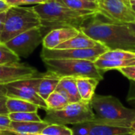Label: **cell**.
<instances>
[{
    "mask_svg": "<svg viewBox=\"0 0 135 135\" xmlns=\"http://www.w3.org/2000/svg\"><path fill=\"white\" fill-rule=\"evenodd\" d=\"M100 13L85 23L80 31L105 45L109 50H124L135 53V34L127 24L104 21Z\"/></svg>",
    "mask_w": 135,
    "mask_h": 135,
    "instance_id": "obj_1",
    "label": "cell"
},
{
    "mask_svg": "<svg viewBox=\"0 0 135 135\" xmlns=\"http://www.w3.org/2000/svg\"><path fill=\"white\" fill-rule=\"evenodd\" d=\"M39 15L41 28H48L51 30L62 27L80 28L99 12L78 11L66 6L62 0H50L44 3L36 4L33 6Z\"/></svg>",
    "mask_w": 135,
    "mask_h": 135,
    "instance_id": "obj_2",
    "label": "cell"
},
{
    "mask_svg": "<svg viewBox=\"0 0 135 135\" xmlns=\"http://www.w3.org/2000/svg\"><path fill=\"white\" fill-rule=\"evenodd\" d=\"M90 104L95 115L94 122L130 127L135 119V108H126L115 97L95 94Z\"/></svg>",
    "mask_w": 135,
    "mask_h": 135,
    "instance_id": "obj_3",
    "label": "cell"
},
{
    "mask_svg": "<svg viewBox=\"0 0 135 135\" xmlns=\"http://www.w3.org/2000/svg\"><path fill=\"white\" fill-rule=\"evenodd\" d=\"M37 27L41 28V22L33 6H10L6 10L0 43L5 44L13 37Z\"/></svg>",
    "mask_w": 135,
    "mask_h": 135,
    "instance_id": "obj_4",
    "label": "cell"
},
{
    "mask_svg": "<svg viewBox=\"0 0 135 135\" xmlns=\"http://www.w3.org/2000/svg\"><path fill=\"white\" fill-rule=\"evenodd\" d=\"M43 62L47 72L59 78H93L99 81L104 78V71L98 69L94 62L83 59H44Z\"/></svg>",
    "mask_w": 135,
    "mask_h": 135,
    "instance_id": "obj_5",
    "label": "cell"
},
{
    "mask_svg": "<svg viewBox=\"0 0 135 135\" xmlns=\"http://www.w3.org/2000/svg\"><path fill=\"white\" fill-rule=\"evenodd\" d=\"M95 115L90 102L69 103L62 109L46 110L44 121L49 124H77L93 121Z\"/></svg>",
    "mask_w": 135,
    "mask_h": 135,
    "instance_id": "obj_6",
    "label": "cell"
},
{
    "mask_svg": "<svg viewBox=\"0 0 135 135\" xmlns=\"http://www.w3.org/2000/svg\"><path fill=\"white\" fill-rule=\"evenodd\" d=\"M43 75L40 74V76L18 80L6 84V97L22 99L37 105L40 108L45 111L47 110L46 101L37 93Z\"/></svg>",
    "mask_w": 135,
    "mask_h": 135,
    "instance_id": "obj_7",
    "label": "cell"
},
{
    "mask_svg": "<svg viewBox=\"0 0 135 135\" xmlns=\"http://www.w3.org/2000/svg\"><path fill=\"white\" fill-rule=\"evenodd\" d=\"M99 12L104 18L115 23L135 22V13L127 0H95Z\"/></svg>",
    "mask_w": 135,
    "mask_h": 135,
    "instance_id": "obj_8",
    "label": "cell"
},
{
    "mask_svg": "<svg viewBox=\"0 0 135 135\" xmlns=\"http://www.w3.org/2000/svg\"><path fill=\"white\" fill-rule=\"evenodd\" d=\"M109 49L101 43L91 48L82 49H47L43 47L40 56L44 59H83L95 62Z\"/></svg>",
    "mask_w": 135,
    "mask_h": 135,
    "instance_id": "obj_9",
    "label": "cell"
},
{
    "mask_svg": "<svg viewBox=\"0 0 135 135\" xmlns=\"http://www.w3.org/2000/svg\"><path fill=\"white\" fill-rule=\"evenodd\" d=\"M42 41L41 28L37 27L13 37L6 42L5 44L17 57L27 58L35 51Z\"/></svg>",
    "mask_w": 135,
    "mask_h": 135,
    "instance_id": "obj_10",
    "label": "cell"
},
{
    "mask_svg": "<svg viewBox=\"0 0 135 135\" xmlns=\"http://www.w3.org/2000/svg\"><path fill=\"white\" fill-rule=\"evenodd\" d=\"M38 75L39 73L36 69L20 62L0 65V84L6 85Z\"/></svg>",
    "mask_w": 135,
    "mask_h": 135,
    "instance_id": "obj_11",
    "label": "cell"
},
{
    "mask_svg": "<svg viewBox=\"0 0 135 135\" xmlns=\"http://www.w3.org/2000/svg\"><path fill=\"white\" fill-rule=\"evenodd\" d=\"M80 30L74 27H62L51 30L43 37V47L55 49L62 43L73 38L78 34Z\"/></svg>",
    "mask_w": 135,
    "mask_h": 135,
    "instance_id": "obj_12",
    "label": "cell"
},
{
    "mask_svg": "<svg viewBox=\"0 0 135 135\" xmlns=\"http://www.w3.org/2000/svg\"><path fill=\"white\" fill-rule=\"evenodd\" d=\"M89 135H134V134L130 127H121L91 121Z\"/></svg>",
    "mask_w": 135,
    "mask_h": 135,
    "instance_id": "obj_13",
    "label": "cell"
},
{
    "mask_svg": "<svg viewBox=\"0 0 135 135\" xmlns=\"http://www.w3.org/2000/svg\"><path fill=\"white\" fill-rule=\"evenodd\" d=\"M49 125L44 121L40 122H13L11 121L9 129L18 135H40L45 127Z\"/></svg>",
    "mask_w": 135,
    "mask_h": 135,
    "instance_id": "obj_14",
    "label": "cell"
},
{
    "mask_svg": "<svg viewBox=\"0 0 135 135\" xmlns=\"http://www.w3.org/2000/svg\"><path fill=\"white\" fill-rule=\"evenodd\" d=\"M55 91L59 92L64 95L69 103H76L81 100L77 87L76 78H62L56 87Z\"/></svg>",
    "mask_w": 135,
    "mask_h": 135,
    "instance_id": "obj_15",
    "label": "cell"
},
{
    "mask_svg": "<svg viewBox=\"0 0 135 135\" xmlns=\"http://www.w3.org/2000/svg\"><path fill=\"white\" fill-rule=\"evenodd\" d=\"M99 42L91 39L81 31H79L78 34L73 38L62 43L57 46L55 49H82L91 48L97 45Z\"/></svg>",
    "mask_w": 135,
    "mask_h": 135,
    "instance_id": "obj_16",
    "label": "cell"
},
{
    "mask_svg": "<svg viewBox=\"0 0 135 135\" xmlns=\"http://www.w3.org/2000/svg\"><path fill=\"white\" fill-rule=\"evenodd\" d=\"M76 81L81 100L85 102H91L100 81L93 78L82 77L77 78Z\"/></svg>",
    "mask_w": 135,
    "mask_h": 135,
    "instance_id": "obj_17",
    "label": "cell"
},
{
    "mask_svg": "<svg viewBox=\"0 0 135 135\" xmlns=\"http://www.w3.org/2000/svg\"><path fill=\"white\" fill-rule=\"evenodd\" d=\"M60 79L61 78L50 72L44 74L37 90V93L40 95V97L44 100H46V99L53 92L55 91Z\"/></svg>",
    "mask_w": 135,
    "mask_h": 135,
    "instance_id": "obj_18",
    "label": "cell"
},
{
    "mask_svg": "<svg viewBox=\"0 0 135 135\" xmlns=\"http://www.w3.org/2000/svg\"><path fill=\"white\" fill-rule=\"evenodd\" d=\"M6 108L9 113L15 112H37L39 107L31 102L22 99L8 97L6 98Z\"/></svg>",
    "mask_w": 135,
    "mask_h": 135,
    "instance_id": "obj_19",
    "label": "cell"
},
{
    "mask_svg": "<svg viewBox=\"0 0 135 135\" xmlns=\"http://www.w3.org/2000/svg\"><path fill=\"white\" fill-rule=\"evenodd\" d=\"M94 63L98 69L105 72L110 70H119L123 67L134 66L135 58L124 60H106L98 58Z\"/></svg>",
    "mask_w": 135,
    "mask_h": 135,
    "instance_id": "obj_20",
    "label": "cell"
},
{
    "mask_svg": "<svg viewBox=\"0 0 135 135\" xmlns=\"http://www.w3.org/2000/svg\"><path fill=\"white\" fill-rule=\"evenodd\" d=\"M69 8L78 11L99 12V7L95 1L91 0H62ZM100 13V12H99Z\"/></svg>",
    "mask_w": 135,
    "mask_h": 135,
    "instance_id": "obj_21",
    "label": "cell"
},
{
    "mask_svg": "<svg viewBox=\"0 0 135 135\" xmlns=\"http://www.w3.org/2000/svg\"><path fill=\"white\" fill-rule=\"evenodd\" d=\"M45 101L47 105V109H51V110L62 109L69 104L66 97L62 95L61 93L57 91L53 92L46 99Z\"/></svg>",
    "mask_w": 135,
    "mask_h": 135,
    "instance_id": "obj_22",
    "label": "cell"
},
{
    "mask_svg": "<svg viewBox=\"0 0 135 135\" xmlns=\"http://www.w3.org/2000/svg\"><path fill=\"white\" fill-rule=\"evenodd\" d=\"M99 58L106 60H124L135 58V53L120 49L109 50L104 53L102 55H100Z\"/></svg>",
    "mask_w": 135,
    "mask_h": 135,
    "instance_id": "obj_23",
    "label": "cell"
},
{
    "mask_svg": "<svg viewBox=\"0 0 135 135\" xmlns=\"http://www.w3.org/2000/svg\"><path fill=\"white\" fill-rule=\"evenodd\" d=\"M9 117L13 122H40L43 121L37 112L9 113Z\"/></svg>",
    "mask_w": 135,
    "mask_h": 135,
    "instance_id": "obj_24",
    "label": "cell"
},
{
    "mask_svg": "<svg viewBox=\"0 0 135 135\" xmlns=\"http://www.w3.org/2000/svg\"><path fill=\"white\" fill-rule=\"evenodd\" d=\"M41 135H73L70 128L66 125L49 124L44 129Z\"/></svg>",
    "mask_w": 135,
    "mask_h": 135,
    "instance_id": "obj_25",
    "label": "cell"
},
{
    "mask_svg": "<svg viewBox=\"0 0 135 135\" xmlns=\"http://www.w3.org/2000/svg\"><path fill=\"white\" fill-rule=\"evenodd\" d=\"M18 62H20V58L10 51L5 44L0 43V65Z\"/></svg>",
    "mask_w": 135,
    "mask_h": 135,
    "instance_id": "obj_26",
    "label": "cell"
},
{
    "mask_svg": "<svg viewBox=\"0 0 135 135\" xmlns=\"http://www.w3.org/2000/svg\"><path fill=\"white\" fill-rule=\"evenodd\" d=\"M70 129L73 135H89L90 130V122L74 124Z\"/></svg>",
    "mask_w": 135,
    "mask_h": 135,
    "instance_id": "obj_27",
    "label": "cell"
},
{
    "mask_svg": "<svg viewBox=\"0 0 135 135\" xmlns=\"http://www.w3.org/2000/svg\"><path fill=\"white\" fill-rule=\"evenodd\" d=\"M127 101L135 108V82L131 81V85L127 97Z\"/></svg>",
    "mask_w": 135,
    "mask_h": 135,
    "instance_id": "obj_28",
    "label": "cell"
},
{
    "mask_svg": "<svg viewBox=\"0 0 135 135\" xmlns=\"http://www.w3.org/2000/svg\"><path fill=\"white\" fill-rule=\"evenodd\" d=\"M119 70L123 75H124L126 78H127L130 81H133L135 82V70L131 69V67H123L120 68Z\"/></svg>",
    "mask_w": 135,
    "mask_h": 135,
    "instance_id": "obj_29",
    "label": "cell"
},
{
    "mask_svg": "<svg viewBox=\"0 0 135 135\" xmlns=\"http://www.w3.org/2000/svg\"><path fill=\"white\" fill-rule=\"evenodd\" d=\"M11 120L9 117V114H0V127H9Z\"/></svg>",
    "mask_w": 135,
    "mask_h": 135,
    "instance_id": "obj_30",
    "label": "cell"
},
{
    "mask_svg": "<svg viewBox=\"0 0 135 135\" xmlns=\"http://www.w3.org/2000/svg\"><path fill=\"white\" fill-rule=\"evenodd\" d=\"M6 96H0V114H9L6 108Z\"/></svg>",
    "mask_w": 135,
    "mask_h": 135,
    "instance_id": "obj_31",
    "label": "cell"
},
{
    "mask_svg": "<svg viewBox=\"0 0 135 135\" xmlns=\"http://www.w3.org/2000/svg\"><path fill=\"white\" fill-rule=\"evenodd\" d=\"M10 6H20L27 5V0H4Z\"/></svg>",
    "mask_w": 135,
    "mask_h": 135,
    "instance_id": "obj_32",
    "label": "cell"
},
{
    "mask_svg": "<svg viewBox=\"0 0 135 135\" xmlns=\"http://www.w3.org/2000/svg\"><path fill=\"white\" fill-rule=\"evenodd\" d=\"M0 135H18L11 129L7 127H0Z\"/></svg>",
    "mask_w": 135,
    "mask_h": 135,
    "instance_id": "obj_33",
    "label": "cell"
},
{
    "mask_svg": "<svg viewBox=\"0 0 135 135\" xmlns=\"http://www.w3.org/2000/svg\"><path fill=\"white\" fill-rule=\"evenodd\" d=\"M6 10L0 13V36H1L2 32L3 30L4 22H5V18H6Z\"/></svg>",
    "mask_w": 135,
    "mask_h": 135,
    "instance_id": "obj_34",
    "label": "cell"
},
{
    "mask_svg": "<svg viewBox=\"0 0 135 135\" xmlns=\"http://www.w3.org/2000/svg\"><path fill=\"white\" fill-rule=\"evenodd\" d=\"M9 8V6L4 1V0H0V11H6Z\"/></svg>",
    "mask_w": 135,
    "mask_h": 135,
    "instance_id": "obj_35",
    "label": "cell"
},
{
    "mask_svg": "<svg viewBox=\"0 0 135 135\" xmlns=\"http://www.w3.org/2000/svg\"><path fill=\"white\" fill-rule=\"evenodd\" d=\"M0 96H6V87L4 84H0Z\"/></svg>",
    "mask_w": 135,
    "mask_h": 135,
    "instance_id": "obj_36",
    "label": "cell"
},
{
    "mask_svg": "<svg viewBox=\"0 0 135 135\" xmlns=\"http://www.w3.org/2000/svg\"><path fill=\"white\" fill-rule=\"evenodd\" d=\"M128 26L130 27V28L134 32V33L135 34V22H132V23H129L127 24Z\"/></svg>",
    "mask_w": 135,
    "mask_h": 135,
    "instance_id": "obj_37",
    "label": "cell"
},
{
    "mask_svg": "<svg viewBox=\"0 0 135 135\" xmlns=\"http://www.w3.org/2000/svg\"><path fill=\"white\" fill-rule=\"evenodd\" d=\"M130 127H131V129L132 130V131L134 132V134L135 135V119L131 123V126H130Z\"/></svg>",
    "mask_w": 135,
    "mask_h": 135,
    "instance_id": "obj_38",
    "label": "cell"
},
{
    "mask_svg": "<svg viewBox=\"0 0 135 135\" xmlns=\"http://www.w3.org/2000/svg\"><path fill=\"white\" fill-rule=\"evenodd\" d=\"M131 8H132V9L134 10V12L135 13V2H131Z\"/></svg>",
    "mask_w": 135,
    "mask_h": 135,
    "instance_id": "obj_39",
    "label": "cell"
},
{
    "mask_svg": "<svg viewBox=\"0 0 135 135\" xmlns=\"http://www.w3.org/2000/svg\"><path fill=\"white\" fill-rule=\"evenodd\" d=\"M48 1H50V0H39L40 3H44V2H47Z\"/></svg>",
    "mask_w": 135,
    "mask_h": 135,
    "instance_id": "obj_40",
    "label": "cell"
},
{
    "mask_svg": "<svg viewBox=\"0 0 135 135\" xmlns=\"http://www.w3.org/2000/svg\"><path fill=\"white\" fill-rule=\"evenodd\" d=\"M130 3H131V2H135V0H127Z\"/></svg>",
    "mask_w": 135,
    "mask_h": 135,
    "instance_id": "obj_41",
    "label": "cell"
},
{
    "mask_svg": "<svg viewBox=\"0 0 135 135\" xmlns=\"http://www.w3.org/2000/svg\"><path fill=\"white\" fill-rule=\"evenodd\" d=\"M130 67H131V69H133L134 70H135V66H130Z\"/></svg>",
    "mask_w": 135,
    "mask_h": 135,
    "instance_id": "obj_42",
    "label": "cell"
},
{
    "mask_svg": "<svg viewBox=\"0 0 135 135\" xmlns=\"http://www.w3.org/2000/svg\"><path fill=\"white\" fill-rule=\"evenodd\" d=\"M91 1H94V0H91Z\"/></svg>",
    "mask_w": 135,
    "mask_h": 135,
    "instance_id": "obj_43",
    "label": "cell"
},
{
    "mask_svg": "<svg viewBox=\"0 0 135 135\" xmlns=\"http://www.w3.org/2000/svg\"><path fill=\"white\" fill-rule=\"evenodd\" d=\"M2 12H3V11H2ZM0 13H1V11H0Z\"/></svg>",
    "mask_w": 135,
    "mask_h": 135,
    "instance_id": "obj_44",
    "label": "cell"
},
{
    "mask_svg": "<svg viewBox=\"0 0 135 135\" xmlns=\"http://www.w3.org/2000/svg\"><path fill=\"white\" fill-rule=\"evenodd\" d=\"M40 135H41V134H40Z\"/></svg>",
    "mask_w": 135,
    "mask_h": 135,
    "instance_id": "obj_45",
    "label": "cell"
},
{
    "mask_svg": "<svg viewBox=\"0 0 135 135\" xmlns=\"http://www.w3.org/2000/svg\"><path fill=\"white\" fill-rule=\"evenodd\" d=\"M94 1H95V0H94Z\"/></svg>",
    "mask_w": 135,
    "mask_h": 135,
    "instance_id": "obj_46",
    "label": "cell"
}]
</instances>
